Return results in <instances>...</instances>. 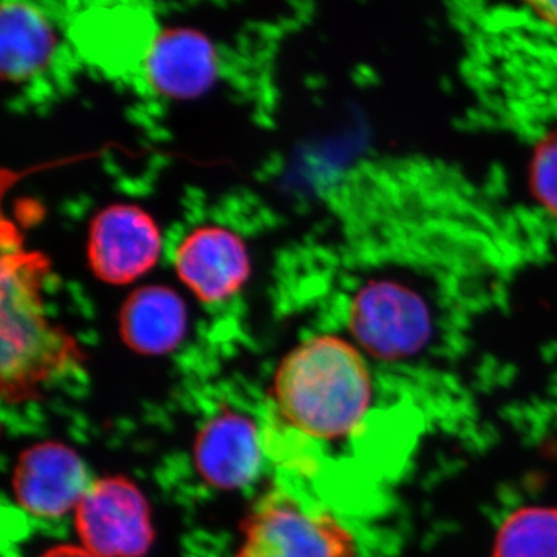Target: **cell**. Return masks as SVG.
I'll return each instance as SVG.
<instances>
[{
  "mask_svg": "<svg viewBox=\"0 0 557 557\" xmlns=\"http://www.w3.org/2000/svg\"><path fill=\"white\" fill-rule=\"evenodd\" d=\"M531 9L545 24L552 25L557 30V2L531 3Z\"/></svg>",
  "mask_w": 557,
  "mask_h": 557,
  "instance_id": "2e32d148",
  "label": "cell"
},
{
  "mask_svg": "<svg viewBox=\"0 0 557 557\" xmlns=\"http://www.w3.org/2000/svg\"><path fill=\"white\" fill-rule=\"evenodd\" d=\"M355 556L354 534L332 512L277 487L252 508L236 557Z\"/></svg>",
  "mask_w": 557,
  "mask_h": 557,
  "instance_id": "277c9868",
  "label": "cell"
},
{
  "mask_svg": "<svg viewBox=\"0 0 557 557\" xmlns=\"http://www.w3.org/2000/svg\"><path fill=\"white\" fill-rule=\"evenodd\" d=\"M372 401L364 351L341 336H311L278 364L270 423L302 443L336 442L358 431Z\"/></svg>",
  "mask_w": 557,
  "mask_h": 557,
  "instance_id": "6da1fadb",
  "label": "cell"
},
{
  "mask_svg": "<svg viewBox=\"0 0 557 557\" xmlns=\"http://www.w3.org/2000/svg\"><path fill=\"white\" fill-rule=\"evenodd\" d=\"M143 67L150 89L170 100L201 97L219 75L211 40L189 27L166 28L150 40Z\"/></svg>",
  "mask_w": 557,
  "mask_h": 557,
  "instance_id": "9c48e42d",
  "label": "cell"
},
{
  "mask_svg": "<svg viewBox=\"0 0 557 557\" xmlns=\"http://www.w3.org/2000/svg\"><path fill=\"white\" fill-rule=\"evenodd\" d=\"M491 557H557V508L525 507L498 528Z\"/></svg>",
  "mask_w": 557,
  "mask_h": 557,
  "instance_id": "4fadbf2b",
  "label": "cell"
},
{
  "mask_svg": "<svg viewBox=\"0 0 557 557\" xmlns=\"http://www.w3.org/2000/svg\"><path fill=\"white\" fill-rule=\"evenodd\" d=\"M57 47V35L49 17L38 7L3 2L0 10V73L20 84L49 65Z\"/></svg>",
  "mask_w": 557,
  "mask_h": 557,
  "instance_id": "7c38bea8",
  "label": "cell"
},
{
  "mask_svg": "<svg viewBox=\"0 0 557 557\" xmlns=\"http://www.w3.org/2000/svg\"><path fill=\"white\" fill-rule=\"evenodd\" d=\"M161 233L152 215L135 205H110L89 226L87 262L108 285H129L159 262Z\"/></svg>",
  "mask_w": 557,
  "mask_h": 557,
  "instance_id": "8992f818",
  "label": "cell"
},
{
  "mask_svg": "<svg viewBox=\"0 0 557 557\" xmlns=\"http://www.w3.org/2000/svg\"><path fill=\"white\" fill-rule=\"evenodd\" d=\"M527 186L531 199L557 219V127L542 135L531 150Z\"/></svg>",
  "mask_w": 557,
  "mask_h": 557,
  "instance_id": "5bb4252c",
  "label": "cell"
},
{
  "mask_svg": "<svg viewBox=\"0 0 557 557\" xmlns=\"http://www.w3.org/2000/svg\"><path fill=\"white\" fill-rule=\"evenodd\" d=\"M39 557H98L94 555V553L89 552V549L84 548L83 545H58V547H53L47 549L44 555Z\"/></svg>",
  "mask_w": 557,
  "mask_h": 557,
  "instance_id": "9a60e30c",
  "label": "cell"
},
{
  "mask_svg": "<svg viewBox=\"0 0 557 557\" xmlns=\"http://www.w3.org/2000/svg\"><path fill=\"white\" fill-rule=\"evenodd\" d=\"M174 269L180 281L205 304L234 298L251 274L247 245L219 225L197 226L178 242Z\"/></svg>",
  "mask_w": 557,
  "mask_h": 557,
  "instance_id": "52a82bcc",
  "label": "cell"
},
{
  "mask_svg": "<svg viewBox=\"0 0 557 557\" xmlns=\"http://www.w3.org/2000/svg\"><path fill=\"white\" fill-rule=\"evenodd\" d=\"M47 270L39 252L24 251L13 237L10 248L3 244L2 384L13 397L51 379L76 357L73 339L47 318L40 295Z\"/></svg>",
  "mask_w": 557,
  "mask_h": 557,
  "instance_id": "7a4b0ae2",
  "label": "cell"
},
{
  "mask_svg": "<svg viewBox=\"0 0 557 557\" xmlns=\"http://www.w3.org/2000/svg\"><path fill=\"white\" fill-rule=\"evenodd\" d=\"M265 457L262 426L231 410L212 417L197 435V469L209 485L222 490L251 485Z\"/></svg>",
  "mask_w": 557,
  "mask_h": 557,
  "instance_id": "30bf717a",
  "label": "cell"
},
{
  "mask_svg": "<svg viewBox=\"0 0 557 557\" xmlns=\"http://www.w3.org/2000/svg\"><path fill=\"white\" fill-rule=\"evenodd\" d=\"M81 545L98 557H143L153 541L145 494L124 478L94 480L75 509Z\"/></svg>",
  "mask_w": 557,
  "mask_h": 557,
  "instance_id": "5b68a950",
  "label": "cell"
},
{
  "mask_svg": "<svg viewBox=\"0 0 557 557\" xmlns=\"http://www.w3.org/2000/svg\"><path fill=\"white\" fill-rule=\"evenodd\" d=\"M94 479L69 446L40 443L25 450L13 474L14 497L36 518L57 519L75 512Z\"/></svg>",
  "mask_w": 557,
  "mask_h": 557,
  "instance_id": "ba28073f",
  "label": "cell"
},
{
  "mask_svg": "<svg viewBox=\"0 0 557 557\" xmlns=\"http://www.w3.org/2000/svg\"><path fill=\"white\" fill-rule=\"evenodd\" d=\"M188 311L177 293L166 285L135 288L120 311V335L141 355H164L182 343Z\"/></svg>",
  "mask_w": 557,
  "mask_h": 557,
  "instance_id": "8fae6325",
  "label": "cell"
},
{
  "mask_svg": "<svg viewBox=\"0 0 557 557\" xmlns=\"http://www.w3.org/2000/svg\"><path fill=\"white\" fill-rule=\"evenodd\" d=\"M347 329L366 355L403 361L428 346L434 335V314L424 293L406 278L375 276L351 296Z\"/></svg>",
  "mask_w": 557,
  "mask_h": 557,
  "instance_id": "3957f363",
  "label": "cell"
}]
</instances>
